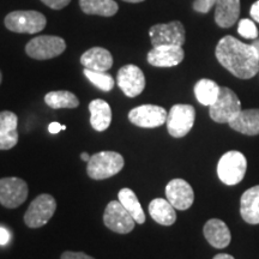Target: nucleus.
<instances>
[{
  "label": "nucleus",
  "mask_w": 259,
  "mask_h": 259,
  "mask_svg": "<svg viewBox=\"0 0 259 259\" xmlns=\"http://www.w3.org/2000/svg\"><path fill=\"white\" fill-rule=\"evenodd\" d=\"M124 157L115 151H101L90 157L87 173L94 180H105L116 176L124 168Z\"/></svg>",
  "instance_id": "obj_2"
},
{
  "label": "nucleus",
  "mask_w": 259,
  "mask_h": 259,
  "mask_svg": "<svg viewBox=\"0 0 259 259\" xmlns=\"http://www.w3.org/2000/svg\"><path fill=\"white\" fill-rule=\"evenodd\" d=\"M153 47L158 46H180L185 44L186 32L184 24L179 21H173L167 24L153 25L149 30Z\"/></svg>",
  "instance_id": "obj_9"
},
{
  "label": "nucleus",
  "mask_w": 259,
  "mask_h": 259,
  "mask_svg": "<svg viewBox=\"0 0 259 259\" xmlns=\"http://www.w3.org/2000/svg\"><path fill=\"white\" fill-rule=\"evenodd\" d=\"M218 0H194L193 10L199 14H208L213 6L216 5Z\"/></svg>",
  "instance_id": "obj_30"
},
{
  "label": "nucleus",
  "mask_w": 259,
  "mask_h": 259,
  "mask_svg": "<svg viewBox=\"0 0 259 259\" xmlns=\"http://www.w3.org/2000/svg\"><path fill=\"white\" fill-rule=\"evenodd\" d=\"M118 200L122 204V206L131 213V216L135 219L136 223L143 225L145 222V213L134 191L131 189H127V187L121 189L119 191Z\"/></svg>",
  "instance_id": "obj_26"
},
{
  "label": "nucleus",
  "mask_w": 259,
  "mask_h": 259,
  "mask_svg": "<svg viewBox=\"0 0 259 259\" xmlns=\"http://www.w3.org/2000/svg\"><path fill=\"white\" fill-rule=\"evenodd\" d=\"M10 241V233L4 227H0V245H6Z\"/></svg>",
  "instance_id": "obj_34"
},
{
  "label": "nucleus",
  "mask_w": 259,
  "mask_h": 259,
  "mask_svg": "<svg viewBox=\"0 0 259 259\" xmlns=\"http://www.w3.org/2000/svg\"><path fill=\"white\" fill-rule=\"evenodd\" d=\"M90 157H92V156H90L88 153H82V154H80V158H82V160L85 161V162H89Z\"/></svg>",
  "instance_id": "obj_38"
},
{
  "label": "nucleus",
  "mask_w": 259,
  "mask_h": 259,
  "mask_svg": "<svg viewBox=\"0 0 259 259\" xmlns=\"http://www.w3.org/2000/svg\"><path fill=\"white\" fill-rule=\"evenodd\" d=\"M124 2H126V3H134V4H136V3H142V2H144V0H124Z\"/></svg>",
  "instance_id": "obj_39"
},
{
  "label": "nucleus",
  "mask_w": 259,
  "mask_h": 259,
  "mask_svg": "<svg viewBox=\"0 0 259 259\" xmlns=\"http://www.w3.org/2000/svg\"><path fill=\"white\" fill-rule=\"evenodd\" d=\"M80 64L85 69L99 72H107L113 66V57L111 52L102 47H93L83 53Z\"/></svg>",
  "instance_id": "obj_18"
},
{
  "label": "nucleus",
  "mask_w": 259,
  "mask_h": 259,
  "mask_svg": "<svg viewBox=\"0 0 259 259\" xmlns=\"http://www.w3.org/2000/svg\"><path fill=\"white\" fill-rule=\"evenodd\" d=\"M228 124L229 127L242 135L257 136L259 135V109H241Z\"/></svg>",
  "instance_id": "obj_19"
},
{
  "label": "nucleus",
  "mask_w": 259,
  "mask_h": 259,
  "mask_svg": "<svg viewBox=\"0 0 259 259\" xmlns=\"http://www.w3.org/2000/svg\"><path fill=\"white\" fill-rule=\"evenodd\" d=\"M57 210V202L53 196L48 193H42L37 196L29 205L24 213V223L29 228H40L47 225L53 218Z\"/></svg>",
  "instance_id": "obj_7"
},
{
  "label": "nucleus",
  "mask_w": 259,
  "mask_h": 259,
  "mask_svg": "<svg viewBox=\"0 0 259 259\" xmlns=\"http://www.w3.org/2000/svg\"><path fill=\"white\" fill-rule=\"evenodd\" d=\"M247 169V160L240 151H228L220 158L218 176L225 185L234 186L244 179Z\"/></svg>",
  "instance_id": "obj_3"
},
{
  "label": "nucleus",
  "mask_w": 259,
  "mask_h": 259,
  "mask_svg": "<svg viewBox=\"0 0 259 259\" xmlns=\"http://www.w3.org/2000/svg\"><path fill=\"white\" fill-rule=\"evenodd\" d=\"M149 213L158 225L171 226L177 221L176 208L163 198H155L149 204Z\"/></svg>",
  "instance_id": "obj_23"
},
{
  "label": "nucleus",
  "mask_w": 259,
  "mask_h": 259,
  "mask_svg": "<svg viewBox=\"0 0 259 259\" xmlns=\"http://www.w3.org/2000/svg\"><path fill=\"white\" fill-rule=\"evenodd\" d=\"M212 259H235L233 255L231 254H227V253H220V254H216L215 257Z\"/></svg>",
  "instance_id": "obj_36"
},
{
  "label": "nucleus",
  "mask_w": 259,
  "mask_h": 259,
  "mask_svg": "<svg viewBox=\"0 0 259 259\" xmlns=\"http://www.w3.org/2000/svg\"><path fill=\"white\" fill-rule=\"evenodd\" d=\"M185 52L180 46H158L148 53V63L155 67H173L184 60Z\"/></svg>",
  "instance_id": "obj_15"
},
{
  "label": "nucleus",
  "mask_w": 259,
  "mask_h": 259,
  "mask_svg": "<svg viewBox=\"0 0 259 259\" xmlns=\"http://www.w3.org/2000/svg\"><path fill=\"white\" fill-rule=\"evenodd\" d=\"M203 233L206 241H208L212 247L225 248L231 244V231H229V228L227 227L226 223L221 221V220H209V221L204 225Z\"/></svg>",
  "instance_id": "obj_17"
},
{
  "label": "nucleus",
  "mask_w": 259,
  "mask_h": 259,
  "mask_svg": "<svg viewBox=\"0 0 259 259\" xmlns=\"http://www.w3.org/2000/svg\"><path fill=\"white\" fill-rule=\"evenodd\" d=\"M219 63L240 79H250L259 71V60L252 45H246L231 35L219 41L215 51Z\"/></svg>",
  "instance_id": "obj_1"
},
{
  "label": "nucleus",
  "mask_w": 259,
  "mask_h": 259,
  "mask_svg": "<svg viewBox=\"0 0 259 259\" xmlns=\"http://www.w3.org/2000/svg\"><path fill=\"white\" fill-rule=\"evenodd\" d=\"M252 47L254 48V52L255 54H257V58L259 60V38H255V40L252 42Z\"/></svg>",
  "instance_id": "obj_37"
},
{
  "label": "nucleus",
  "mask_w": 259,
  "mask_h": 259,
  "mask_svg": "<svg viewBox=\"0 0 259 259\" xmlns=\"http://www.w3.org/2000/svg\"><path fill=\"white\" fill-rule=\"evenodd\" d=\"M84 76L92 82L97 89L102 92H111L114 88V79L111 74L107 72H99V71H92L85 69L84 70Z\"/></svg>",
  "instance_id": "obj_28"
},
{
  "label": "nucleus",
  "mask_w": 259,
  "mask_h": 259,
  "mask_svg": "<svg viewBox=\"0 0 259 259\" xmlns=\"http://www.w3.org/2000/svg\"><path fill=\"white\" fill-rule=\"evenodd\" d=\"M2 80H3V74H2V71H0V84H2Z\"/></svg>",
  "instance_id": "obj_40"
},
{
  "label": "nucleus",
  "mask_w": 259,
  "mask_h": 259,
  "mask_svg": "<svg viewBox=\"0 0 259 259\" xmlns=\"http://www.w3.org/2000/svg\"><path fill=\"white\" fill-rule=\"evenodd\" d=\"M18 118L14 112H0V150H10L18 143Z\"/></svg>",
  "instance_id": "obj_16"
},
{
  "label": "nucleus",
  "mask_w": 259,
  "mask_h": 259,
  "mask_svg": "<svg viewBox=\"0 0 259 259\" xmlns=\"http://www.w3.org/2000/svg\"><path fill=\"white\" fill-rule=\"evenodd\" d=\"M27 183L21 178L10 177L0 179V204L8 209L21 206L28 198Z\"/></svg>",
  "instance_id": "obj_11"
},
{
  "label": "nucleus",
  "mask_w": 259,
  "mask_h": 259,
  "mask_svg": "<svg viewBox=\"0 0 259 259\" xmlns=\"http://www.w3.org/2000/svg\"><path fill=\"white\" fill-rule=\"evenodd\" d=\"M168 113L163 107L155 105H143L131 109L128 120L132 124L143 128H155L167 121Z\"/></svg>",
  "instance_id": "obj_12"
},
{
  "label": "nucleus",
  "mask_w": 259,
  "mask_h": 259,
  "mask_svg": "<svg viewBox=\"0 0 259 259\" xmlns=\"http://www.w3.org/2000/svg\"><path fill=\"white\" fill-rule=\"evenodd\" d=\"M196 109L191 105H174L167 115V130L174 138L185 137L192 130Z\"/></svg>",
  "instance_id": "obj_8"
},
{
  "label": "nucleus",
  "mask_w": 259,
  "mask_h": 259,
  "mask_svg": "<svg viewBox=\"0 0 259 259\" xmlns=\"http://www.w3.org/2000/svg\"><path fill=\"white\" fill-rule=\"evenodd\" d=\"M5 27L18 34H36L45 29L47 19L37 11H14L5 17Z\"/></svg>",
  "instance_id": "obj_4"
},
{
  "label": "nucleus",
  "mask_w": 259,
  "mask_h": 259,
  "mask_svg": "<svg viewBox=\"0 0 259 259\" xmlns=\"http://www.w3.org/2000/svg\"><path fill=\"white\" fill-rule=\"evenodd\" d=\"M240 0H218L215 5V22L221 28H231L239 19Z\"/></svg>",
  "instance_id": "obj_20"
},
{
  "label": "nucleus",
  "mask_w": 259,
  "mask_h": 259,
  "mask_svg": "<svg viewBox=\"0 0 259 259\" xmlns=\"http://www.w3.org/2000/svg\"><path fill=\"white\" fill-rule=\"evenodd\" d=\"M240 213L245 222L259 225V185L245 191L241 196Z\"/></svg>",
  "instance_id": "obj_22"
},
{
  "label": "nucleus",
  "mask_w": 259,
  "mask_h": 259,
  "mask_svg": "<svg viewBox=\"0 0 259 259\" xmlns=\"http://www.w3.org/2000/svg\"><path fill=\"white\" fill-rule=\"evenodd\" d=\"M241 111V102L236 94L227 87H221L220 95L210 106V118L219 124H228Z\"/></svg>",
  "instance_id": "obj_5"
},
{
  "label": "nucleus",
  "mask_w": 259,
  "mask_h": 259,
  "mask_svg": "<svg viewBox=\"0 0 259 259\" xmlns=\"http://www.w3.org/2000/svg\"><path fill=\"white\" fill-rule=\"evenodd\" d=\"M66 50V42L59 36L41 35L31 38L25 46V53L32 59L48 60L63 54Z\"/></svg>",
  "instance_id": "obj_6"
},
{
  "label": "nucleus",
  "mask_w": 259,
  "mask_h": 259,
  "mask_svg": "<svg viewBox=\"0 0 259 259\" xmlns=\"http://www.w3.org/2000/svg\"><path fill=\"white\" fill-rule=\"evenodd\" d=\"M166 197L174 208L187 210L192 206L194 192L192 186L184 179H173L166 186Z\"/></svg>",
  "instance_id": "obj_14"
},
{
  "label": "nucleus",
  "mask_w": 259,
  "mask_h": 259,
  "mask_svg": "<svg viewBox=\"0 0 259 259\" xmlns=\"http://www.w3.org/2000/svg\"><path fill=\"white\" fill-rule=\"evenodd\" d=\"M250 14H251L252 19H254L255 22H258L259 23V0H257V2L251 6Z\"/></svg>",
  "instance_id": "obj_35"
},
{
  "label": "nucleus",
  "mask_w": 259,
  "mask_h": 259,
  "mask_svg": "<svg viewBox=\"0 0 259 259\" xmlns=\"http://www.w3.org/2000/svg\"><path fill=\"white\" fill-rule=\"evenodd\" d=\"M238 32L242 37L248 38V40H255L258 38V29L255 27L254 22L248 18H244L239 22L238 25Z\"/></svg>",
  "instance_id": "obj_29"
},
{
  "label": "nucleus",
  "mask_w": 259,
  "mask_h": 259,
  "mask_svg": "<svg viewBox=\"0 0 259 259\" xmlns=\"http://www.w3.org/2000/svg\"><path fill=\"white\" fill-rule=\"evenodd\" d=\"M79 6L84 14L103 17H112L119 10L114 0H79Z\"/></svg>",
  "instance_id": "obj_24"
},
{
  "label": "nucleus",
  "mask_w": 259,
  "mask_h": 259,
  "mask_svg": "<svg viewBox=\"0 0 259 259\" xmlns=\"http://www.w3.org/2000/svg\"><path fill=\"white\" fill-rule=\"evenodd\" d=\"M45 5L53 10H61L70 4L71 0H41Z\"/></svg>",
  "instance_id": "obj_31"
},
{
  "label": "nucleus",
  "mask_w": 259,
  "mask_h": 259,
  "mask_svg": "<svg viewBox=\"0 0 259 259\" xmlns=\"http://www.w3.org/2000/svg\"><path fill=\"white\" fill-rule=\"evenodd\" d=\"M65 128L66 127H65L64 125L59 124V122H51L50 126H48V131H50V134L52 135L59 134L61 130H65Z\"/></svg>",
  "instance_id": "obj_33"
},
{
  "label": "nucleus",
  "mask_w": 259,
  "mask_h": 259,
  "mask_svg": "<svg viewBox=\"0 0 259 259\" xmlns=\"http://www.w3.org/2000/svg\"><path fill=\"white\" fill-rule=\"evenodd\" d=\"M60 259H95L90 255L85 254L84 252H72V251H65L61 254Z\"/></svg>",
  "instance_id": "obj_32"
},
{
  "label": "nucleus",
  "mask_w": 259,
  "mask_h": 259,
  "mask_svg": "<svg viewBox=\"0 0 259 259\" xmlns=\"http://www.w3.org/2000/svg\"><path fill=\"white\" fill-rule=\"evenodd\" d=\"M221 87L211 79L203 78L194 85V95L200 105L210 107L218 100Z\"/></svg>",
  "instance_id": "obj_25"
},
{
  "label": "nucleus",
  "mask_w": 259,
  "mask_h": 259,
  "mask_svg": "<svg viewBox=\"0 0 259 259\" xmlns=\"http://www.w3.org/2000/svg\"><path fill=\"white\" fill-rule=\"evenodd\" d=\"M45 102L48 107L53 109L77 108L79 106L78 97L74 95L73 93L66 92V90L48 93L45 96Z\"/></svg>",
  "instance_id": "obj_27"
},
{
  "label": "nucleus",
  "mask_w": 259,
  "mask_h": 259,
  "mask_svg": "<svg viewBox=\"0 0 259 259\" xmlns=\"http://www.w3.org/2000/svg\"><path fill=\"white\" fill-rule=\"evenodd\" d=\"M119 88L127 97L141 95L145 88V77L143 71L136 65H125L118 71L116 76Z\"/></svg>",
  "instance_id": "obj_13"
},
{
  "label": "nucleus",
  "mask_w": 259,
  "mask_h": 259,
  "mask_svg": "<svg viewBox=\"0 0 259 259\" xmlns=\"http://www.w3.org/2000/svg\"><path fill=\"white\" fill-rule=\"evenodd\" d=\"M90 125L99 132L106 131L112 122V109L105 100L96 99L89 103Z\"/></svg>",
  "instance_id": "obj_21"
},
{
  "label": "nucleus",
  "mask_w": 259,
  "mask_h": 259,
  "mask_svg": "<svg viewBox=\"0 0 259 259\" xmlns=\"http://www.w3.org/2000/svg\"><path fill=\"white\" fill-rule=\"evenodd\" d=\"M105 226L118 234H127L135 229L136 221L119 200H112L107 204L103 213Z\"/></svg>",
  "instance_id": "obj_10"
}]
</instances>
